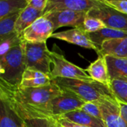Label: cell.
<instances>
[{
    "instance_id": "1",
    "label": "cell",
    "mask_w": 127,
    "mask_h": 127,
    "mask_svg": "<svg viewBox=\"0 0 127 127\" xmlns=\"http://www.w3.org/2000/svg\"><path fill=\"white\" fill-rule=\"evenodd\" d=\"M52 80L63 92L72 93L85 102L98 103L107 98L116 99L109 85L101 83L92 79L57 78Z\"/></svg>"
},
{
    "instance_id": "2",
    "label": "cell",
    "mask_w": 127,
    "mask_h": 127,
    "mask_svg": "<svg viewBox=\"0 0 127 127\" xmlns=\"http://www.w3.org/2000/svg\"><path fill=\"white\" fill-rule=\"evenodd\" d=\"M26 70L23 42L0 57V83L10 88L19 86Z\"/></svg>"
},
{
    "instance_id": "3",
    "label": "cell",
    "mask_w": 127,
    "mask_h": 127,
    "mask_svg": "<svg viewBox=\"0 0 127 127\" xmlns=\"http://www.w3.org/2000/svg\"><path fill=\"white\" fill-rule=\"evenodd\" d=\"M5 86L18 102L31 106L44 105L63 93V90L53 80L47 86L37 88H10Z\"/></svg>"
},
{
    "instance_id": "4",
    "label": "cell",
    "mask_w": 127,
    "mask_h": 127,
    "mask_svg": "<svg viewBox=\"0 0 127 127\" xmlns=\"http://www.w3.org/2000/svg\"><path fill=\"white\" fill-rule=\"evenodd\" d=\"M0 89L7 95L12 108L21 121L22 127H57L58 121L55 117L42 114L18 102L3 85L0 84Z\"/></svg>"
},
{
    "instance_id": "5",
    "label": "cell",
    "mask_w": 127,
    "mask_h": 127,
    "mask_svg": "<svg viewBox=\"0 0 127 127\" xmlns=\"http://www.w3.org/2000/svg\"><path fill=\"white\" fill-rule=\"evenodd\" d=\"M26 70H33L49 75L51 73V51L46 42L31 43L23 41Z\"/></svg>"
},
{
    "instance_id": "6",
    "label": "cell",
    "mask_w": 127,
    "mask_h": 127,
    "mask_svg": "<svg viewBox=\"0 0 127 127\" xmlns=\"http://www.w3.org/2000/svg\"><path fill=\"white\" fill-rule=\"evenodd\" d=\"M85 103V101L75 95L63 91V93L60 95L54 97L44 105L39 106H28L42 114L58 118L71 112L80 109Z\"/></svg>"
},
{
    "instance_id": "7",
    "label": "cell",
    "mask_w": 127,
    "mask_h": 127,
    "mask_svg": "<svg viewBox=\"0 0 127 127\" xmlns=\"http://www.w3.org/2000/svg\"><path fill=\"white\" fill-rule=\"evenodd\" d=\"M52 64L54 68L51 71L50 77L51 79L65 78V79H80L90 80L92 79L86 69L73 64L67 60L63 55L51 51Z\"/></svg>"
},
{
    "instance_id": "8",
    "label": "cell",
    "mask_w": 127,
    "mask_h": 127,
    "mask_svg": "<svg viewBox=\"0 0 127 127\" xmlns=\"http://www.w3.org/2000/svg\"><path fill=\"white\" fill-rule=\"evenodd\" d=\"M87 16L101 20L106 28L127 31V15L106 4L103 0L99 5L90 10Z\"/></svg>"
},
{
    "instance_id": "9",
    "label": "cell",
    "mask_w": 127,
    "mask_h": 127,
    "mask_svg": "<svg viewBox=\"0 0 127 127\" xmlns=\"http://www.w3.org/2000/svg\"><path fill=\"white\" fill-rule=\"evenodd\" d=\"M54 28L52 22L42 16L37 19L21 35L22 41L31 43L46 42L53 35Z\"/></svg>"
},
{
    "instance_id": "10",
    "label": "cell",
    "mask_w": 127,
    "mask_h": 127,
    "mask_svg": "<svg viewBox=\"0 0 127 127\" xmlns=\"http://www.w3.org/2000/svg\"><path fill=\"white\" fill-rule=\"evenodd\" d=\"M43 16L52 22L55 31L60 28L66 26L73 27L74 28L81 27L87 16V13L59 10L44 13Z\"/></svg>"
},
{
    "instance_id": "11",
    "label": "cell",
    "mask_w": 127,
    "mask_h": 127,
    "mask_svg": "<svg viewBox=\"0 0 127 127\" xmlns=\"http://www.w3.org/2000/svg\"><path fill=\"white\" fill-rule=\"evenodd\" d=\"M100 3L101 0H48L44 13L59 10L88 13Z\"/></svg>"
},
{
    "instance_id": "12",
    "label": "cell",
    "mask_w": 127,
    "mask_h": 127,
    "mask_svg": "<svg viewBox=\"0 0 127 127\" xmlns=\"http://www.w3.org/2000/svg\"><path fill=\"white\" fill-rule=\"evenodd\" d=\"M97 104L100 106L106 127H127L121 116L119 103L116 99L107 98Z\"/></svg>"
},
{
    "instance_id": "13",
    "label": "cell",
    "mask_w": 127,
    "mask_h": 127,
    "mask_svg": "<svg viewBox=\"0 0 127 127\" xmlns=\"http://www.w3.org/2000/svg\"><path fill=\"white\" fill-rule=\"evenodd\" d=\"M52 38L63 40L71 44H74L82 48H86L88 49H92L95 51L97 54L99 53L98 48L92 42L90 38L81 28H75L70 30L57 32L53 33Z\"/></svg>"
},
{
    "instance_id": "14",
    "label": "cell",
    "mask_w": 127,
    "mask_h": 127,
    "mask_svg": "<svg viewBox=\"0 0 127 127\" xmlns=\"http://www.w3.org/2000/svg\"><path fill=\"white\" fill-rule=\"evenodd\" d=\"M0 127H22L21 121L11 106L9 97L0 89Z\"/></svg>"
},
{
    "instance_id": "15",
    "label": "cell",
    "mask_w": 127,
    "mask_h": 127,
    "mask_svg": "<svg viewBox=\"0 0 127 127\" xmlns=\"http://www.w3.org/2000/svg\"><path fill=\"white\" fill-rule=\"evenodd\" d=\"M113 57L127 58V37L117 38L105 41L100 48L98 57Z\"/></svg>"
},
{
    "instance_id": "16",
    "label": "cell",
    "mask_w": 127,
    "mask_h": 127,
    "mask_svg": "<svg viewBox=\"0 0 127 127\" xmlns=\"http://www.w3.org/2000/svg\"><path fill=\"white\" fill-rule=\"evenodd\" d=\"M86 70L92 80L109 86L111 79L105 57L101 56L98 57V58L92 63Z\"/></svg>"
},
{
    "instance_id": "17",
    "label": "cell",
    "mask_w": 127,
    "mask_h": 127,
    "mask_svg": "<svg viewBox=\"0 0 127 127\" xmlns=\"http://www.w3.org/2000/svg\"><path fill=\"white\" fill-rule=\"evenodd\" d=\"M52 79L49 75L45 74L42 72L25 70L23 73L21 83L19 87L20 88H37L45 86L50 84Z\"/></svg>"
},
{
    "instance_id": "18",
    "label": "cell",
    "mask_w": 127,
    "mask_h": 127,
    "mask_svg": "<svg viewBox=\"0 0 127 127\" xmlns=\"http://www.w3.org/2000/svg\"><path fill=\"white\" fill-rule=\"evenodd\" d=\"M43 12L39 11L28 5L21 13L15 25V31L21 36L22 33L30 27L37 19L42 16Z\"/></svg>"
},
{
    "instance_id": "19",
    "label": "cell",
    "mask_w": 127,
    "mask_h": 127,
    "mask_svg": "<svg viewBox=\"0 0 127 127\" xmlns=\"http://www.w3.org/2000/svg\"><path fill=\"white\" fill-rule=\"evenodd\" d=\"M60 117L86 127H106L103 120L91 116L80 109L71 112Z\"/></svg>"
},
{
    "instance_id": "20",
    "label": "cell",
    "mask_w": 127,
    "mask_h": 127,
    "mask_svg": "<svg viewBox=\"0 0 127 127\" xmlns=\"http://www.w3.org/2000/svg\"><path fill=\"white\" fill-rule=\"evenodd\" d=\"M88 36L92 40V42L98 48L100 53L101 45L105 41L112 39L127 37V31L109 28H105L103 29L100 30L99 31L92 33H88Z\"/></svg>"
},
{
    "instance_id": "21",
    "label": "cell",
    "mask_w": 127,
    "mask_h": 127,
    "mask_svg": "<svg viewBox=\"0 0 127 127\" xmlns=\"http://www.w3.org/2000/svg\"><path fill=\"white\" fill-rule=\"evenodd\" d=\"M105 58L111 80H127V58H115L109 56Z\"/></svg>"
},
{
    "instance_id": "22",
    "label": "cell",
    "mask_w": 127,
    "mask_h": 127,
    "mask_svg": "<svg viewBox=\"0 0 127 127\" xmlns=\"http://www.w3.org/2000/svg\"><path fill=\"white\" fill-rule=\"evenodd\" d=\"M28 5V0H1L0 1V19L22 12Z\"/></svg>"
},
{
    "instance_id": "23",
    "label": "cell",
    "mask_w": 127,
    "mask_h": 127,
    "mask_svg": "<svg viewBox=\"0 0 127 127\" xmlns=\"http://www.w3.org/2000/svg\"><path fill=\"white\" fill-rule=\"evenodd\" d=\"M22 39L16 31L0 38V57L6 55L10 51L22 43Z\"/></svg>"
},
{
    "instance_id": "24",
    "label": "cell",
    "mask_w": 127,
    "mask_h": 127,
    "mask_svg": "<svg viewBox=\"0 0 127 127\" xmlns=\"http://www.w3.org/2000/svg\"><path fill=\"white\" fill-rule=\"evenodd\" d=\"M109 87L118 102L127 104V80L113 79L110 80Z\"/></svg>"
},
{
    "instance_id": "25",
    "label": "cell",
    "mask_w": 127,
    "mask_h": 127,
    "mask_svg": "<svg viewBox=\"0 0 127 127\" xmlns=\"http://www.w3.org/2000/svg\"><path fill=\"white\" fill-rule=\"evenodd\" d=\"M20 13L21 12L13 13L0 19V38L15 31V25Z\"/></svg>"
},
{
    "instance_id": "26",
    "label": "cell",
    "mask_w": 127,
    "mask_h": 127,
    "mask_svg": "<svg viewBox=\"0 0 127 127\" xmlns=\"http://www.w3.org/2000/svg\"><path fill=\"white\" fill-rule=\"evenodd\" d=\"M80 28H81L86 33H92L99 31L106 27L101 20L87 16L83 22V24Z\"/></svg>"
},
{
    "instance_id": "27",
    "label": "cell",
    "mask_w": 127,
    "mask_h": 127,
    "mask_svg": "<svg viewBox=\"0 0 127 127\" xmlns=\"http://www.w3.org/2000/svg\"><path fill=\"white\" fill-rule=\"evenodd\" d=\"M80 110L86 112V113H87V114H89V115H90L91 116H93V117L97 118L98 119L103 120L100 106L96 103L86 102L85 104L80 109Z\"/></svg>"
},
{
    "instance_id": "28",
    "label": "cell",
    "mask_w": 127,
    "mask_h": 127,
    "mask_svg": "<svg viewBox=\"0 0 127 127\" xmlns=\"http://www.w3.org/2000/svg\"><path fill=\"white\" fill-rule=\"evenodd\" d=\"M103 1L115 9L116 10L121 12V13L127 15V1L125 0H103Z\"/></svg>"
},
{
    "instance_id": "29",
    "label": "cell",
    "mask_w": 127,
    "mask_h": 127,
    "mask_svg": "<svg viewBox=\"0 0 127 127\" xmlns=\"http://www.w3.org/2000/svg\"><path fill=\"white\" fill-rule=\"evenodd\" d=\"M48 0H28L29 6L43 13L48 6Z\"/></svg>"
},
{
    "instance_id": "30",
    "label": "cell",
    "mask_w": 127,
    "mask_h": 127,
    "mask_svg": "<svg viewBox=\"0 0 127 127\" xmlns=\"http://www.w3.org/2000/svg\"><path fill=\"white\" fill-rule=\"evenodd\" d=\"M57 119V121L64 127H86L85 126H82V125H80V124H75L74 122H71L65 118H61V117H59V118H56Z\"/></svg>"
},
{
    "instance_id": "31",
    "label": "cell",
    "mask_w": 127,
    "mask_h": 127,
    "mask_svg": "<svg viewBox=\"0 0 127 127\" xmlns=\"http://www.w3.org/2000/svg\"><path fill=\"white\" fill-rule=\"evenodd\" d=\"M57 127H63V126H62L59 122H58V126H57Z\"/></svg>"
}]
</instances>
